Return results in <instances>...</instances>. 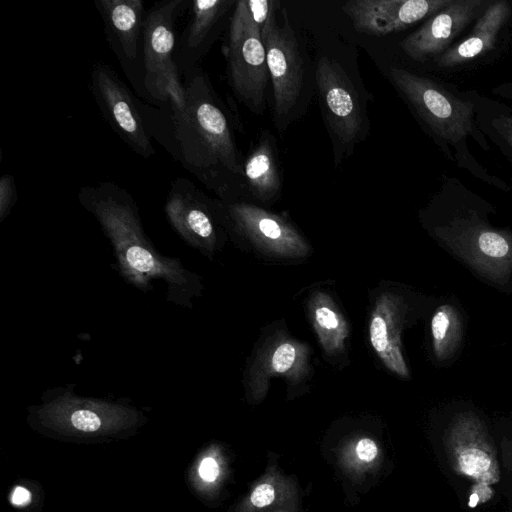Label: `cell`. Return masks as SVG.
Listing matches in <instances>:
<instances>
[{
    "label": "cell",
    "mask_w": 512,
    "mask_h": 512,
    "mask_svg": "<svg viewBox=\"0 0 512 512\" xmlns=\"http://www.w3.org/2000/svg\"><path fill=\"white\" fill-rule=\"evenodd\" d=\"M180 105L143 102L153 139L220 200L231 201L243 183L244 159L237 148L225 107L208 75L198 67L183 80Z\"/></svg>",
    "instance_id": "cell-1"
},
{
    "label": "cell",
    "mask_w": 512,
    "mask_h": 512,
    "mask_svg": "<svg viewBox=\"0 0 512 512\" xmlns=\"http://www.w3.org/2000/svg\"><path fill=\"white\" fill-rule=\"evenodd\" d=\"M77 198L99 223L110 242L118 272L126 283L141 292L153 289V281L166 286V300L192 308L203 291L201 277L178 258L163 255L146 235L139 208L132 195L110 181L85 185Z\"/></svg>",
    "instance_id": "cell-2"
},
{
    "label": "cell",
    "mask_w": 512,
    "mask_h": 512,
    "mask_svg": "<svg viewBox=\"0 0 512 512\" xmlns=\"http://www.w3.org/2000/svg\"><path fill=\"white\" fill-rule=\"evenodd\" d=\"M68 384L45 390L42 404L30 409L44 426L84 434H96L135 426L141 413L134 407L106 399L84 397Z\"/></svg>",
    "instance_id": "cell-3"
},
{
    "label": "cell",
    "mask_w": 512,
    "mask_h": 512,
    "mask_svg": "<svg viewBox=\"0 0 512 512\" xmlns=\"http://www.w3.org/2000/svg\"><path fill=\"white\" fill-rule=\"evenodd\" d=\"M230 87L250 111L261 114L268 82L266 51L247 0L236 2L223 46Z\"/></svg>",
    "instance_id": "cell-4"
},
{
    "label": "cell",
    "mask_w": 512,
    "mask_h": 512,
    "mask_svg": "<svg viewBox=\"0 0 512 512\" xmlns=\"http://www.w3.org/2000/svg\"><path fill=\"white\" fill-rule=\"evenodd\" d=\"M89 89L101 115L113 132L136 154L148 159L155 155L142 104L107 63L96 61L91 69Z\"/></svg>",
    "instance_id": "cell-5"
},
{
    "label": "cell",
    "mask_w": 512,
    "mask_h": 512,
    "mask_svg": "<svg viewBox=\"0 0 512 512\" xmlns=\"http://www.w3.org/2000/svg\"><path fill=\"white\" fill-rule=\"evenodd\" d=\"M390 78L439 137L457 143L472 131V102L462 100L431 79L403 68L392 67Z\"/></svg>",
    "instance_id": "cell-6"
},
{
    "label": "cell",
    "mask_w": 512,
    "mask_h": 512,
    "mask_svg": "<svg viewBox=\"0 0 512 512\" xmlns=\"http://www.w3.org/2000/svg\"><path fill=\"white\" fill-rule=\"evenodd\" d=\"M283 15L280 24L275 10L260 28L273 87L274 117L279 129L285 127L296 106L304 80L303 58L284 9Z\"/></svg>",
    "instance_id": "cell-7"
},
{
    "label": "cell",
    "mask_w": 512,
    "mask_h": 512,
    "mask_svg": "<svg viewBox=\"0 0 512 512\" xmlns=\"http://www.w3.org/2000/svg\"><path fill=\"white\" fill-rule=\"evenodd\" d=\"M189 4L190 0H165L146 10L143 23L144 86L149 104L162 105L167 81L179 75L174 59L177 46L175 23Z\"/></svg>",
    "instance_id": "cell-8"
},
{
    "label": "cell",
    "mask_w": 512,
    "mask_h": 512,
    "mask_svg": "<svg viewBox=\"0 0 512 512\" xmlns=\"http://www.w3.org/2000/svg\"><path fill=\"white\" fill-rule=\"evenodd\" d=\"M164 213L172 229L190 247L212 257L221 246V223L216 199L199 190L189 179L177 177L167 193Z\"/></svg>",
    "instance_id": "cell-9"
},
{
    "label": "cell",
    "mask_w": 512,
    "mask_h": 512,
    "mask_svg": "<svg viewBox=\"0 0 512 512\" xmlns=\"http://www.w3.org/2000/svg\"><path fill=\"white\" fill-rule=\"evenodd\" d=\"M107 43L125 76L140 98L145 91L143 23L146 14L142 0H95Z\"/></svg>",
    "instance_id": "cell-10"
},
{
    "label": "cell",
    "mask_w": 512,
    "mask_h": 512,
    "mask_svg": "<svg viewBox=\"0 0 512 512\" xmlns=\"http://www.w3.org/2000/svg\"><path fill=\"white\" fill-rule=\"evenodd\" d=\"M221 223L231 225L262 251L285 258L308 255L310 247L284 217L247 202L216 200Z\"/></svg>",
    "instance_id": "cell-11"
},
{
    "label": "cell",
    "mask_w": 512,
    "mask_h": 512,
    "mask_svg": "<svg viewBox=\"0 0 512 512\" xmlns=\"http://www.w3.org/2000/svg\"><path fill=\"white\" fill-rule=\"evenodd\" d=\"M316 81L331 134L343 146L353 145L361 136L366 119L347 75L339 64L321 57Z\"/></svg>",
    "instance_id": "cell-12"
},
{
    "label": "cell",
    "mask_w": 512,
    "mask_h": 512,
    "mask_svg": "<svg viewBox=\"0 0 512 512\" xmlns=\"http://www.w3.org/2000/svg\"><path fill=\"white\" fill-rule=\"evenodd\" d=\"M453 0H353L343 12L360 33L384 36L401 31L449 6Z\"/></svg>",
    "instance_id": "cell-13"
},
{
    "label": "cell",
    "mask_w": 512,
    "mask_h": 512,
    "mask_svg": "<svg viewBox=\"0 0 512 512\" xmlns=\"http://www.w3.org/2000/svg\"><path fill=\"white\" fill-rule=\"evenodd\" d=\"M233 0H190L189 18L177 39L175 63L180 77H187L198 68L220 34Z\"/></svg>",
    "instance_id": "cell-14"
},
{
    "label": "cell",
    "mask_w": 512,
    "mask_h": 512,
    "mask_svg": "<svg viewBox=\"0 0 512 512\" xmlns=\"http://www.w3.org/2000/svg\"><path fill=\"white\" fill-rule=\"evenodd\" d=\"M483 0H453L432 15L418 30L401 43L413 60L424 62L443 51L484 8Z\"/></svg>",
    "instance_id": "cell-15"
},
{
    "label": "cell",
    "mask_w": 512,
    "mask_h": 512,
    "mask_svg": "<svg viewBox=\"0 0 512 512\" xmlns=\"http://www.w3.org/2000/svg\"><path fill=\"white\" fill-rule=\"evenodd\" d=\"M310 348L285 335H277L264 343L251 365L247 384L261 393L273 376H284L292 383L300 382L309 372Z\"/></svg>",
    "instance_id": "cell-16"
},
{
    "label": "cell",
    "mask_w": 512,
    "mask_h": 512,
    "mask_svg": "<svg viewBox=\"0 0 512 512\" xmlns=\"http://www.w3.org/2000/svg\"><path fill=\"white\" fill-rule=\"evenodd\" d=\"M401 316L402 302L399 297L391 293L381 294L371 312L369 339L386 368L400 377L408 378L409 371L400 341Z\"/></svg>",
    "instance_id": "cell-17"
},
{
    "label": "cell",
    "mask_w": 512,
    "mask_h": 512,
    "mask_svg": "<svg viewBox=\"0 0 512 512\" xmlns=\"http://www.w3.org/2000/svg\"><path fill=\"white\" fill-rule=\"evenodd\" d=\"M507 1L490 4L478 18L471 33L460 43L448 49L438 59L440 67H454L482 56L494 48L501 28L510 16Z\"/></svg>",
    "instance_id": "cell-18"
},
{
    "label": "cell",
    "mask_w": 512,
    "mask_h": 512,
    "mask_svg": "<svg viewBox=\"0 0 512 512\" xmlns=\"http://www.w3.org/2000/svg\"><path fill=\"white\" fill-rule=\"evenodd\" d=\"M244 187L261 202H269L278 197L282 188V178L275 138L264 132L253 146L243 163Z\"/></svg>",
    "instance_id": "cell-19"
},
{
    "label": "cell",
    "mask_w": 512,
    "mask_h": 512,
    "mask_svg": "<svg viewBox=\"0 0 512 512\" xmlns=\"http://www.w3.org/2000/svg\"><path fill=\"white\" fill-rule=\"evenodd\" d=\"M308 308L324 353L331 357L342 353L349 328L333 298L327 292L317 290L309 298Z\"/></svg>",
    "instance_id": "cell-20"
},
{
    "label": "cell",
    "mask_w": 512,
    "mask_h": 512,
    "mask_svg": "<svg viewBox=\"0 0 512 512\" xmlns=\"http://www.w3.org/2000/svg\"><path fill=\"white\" fill-rule=\"evenodd\" d=\"M456 468L462 474L479 483L492 484L498 481L499 471L489 445L474 436L460 437L454 443Z\"/></svg>",
    "instance_id": "cell-21"
},
{
    "label": "cell",
    "mask_w": 512,
    "mask_h": 512,
    "mask_svg": "<svg viewBox=\"0 0 512 512\" xmlns=\"http://www.w3.org/2000/svg\"><path fill=\"white\" fill-rule=\"evenodd\" d=\"M433 345L438 358L447 357L455 348L459 336V321L452 306L437 309L431 320Z\"/></svg>",
    "instance_id": "cell-22"
},
{
    "label": "cell",
    "mask_w": 512,
    "mask_h": 512,
    "mask_svg": "<svg viewBox=\"0 0 512 512\" xmlns=\"http://www.w3.org/2000/svg\"><path fill=\"white\" fill-rule=\"evenodd\" d=\"M480 250L487 256L500 258L508 253L507 240L500 234L492 231H484L478 237Z\"/></svg>",
    "instance_id": "cell-23"
},
{
    "label": "cell",
    "mask_w": 512,
    "mask_h": 512,
    "mask_svg": "<svg viewBox=\"0 0 512 512\" xmlns=\"http://www.w3.org/2000/svg\"><path fill=\"white\" fill-rule=\"evenodd\" d=\"M16 202L15 179L11 174H4L0 178V222H3L9 216Z\"/></svg>",
    "instance_id": "cell-24"
},
{
    "label": "cell",
    "mask_w": 512,
    "mask_h": 512,
    "mask_svg": "<svg viewBox=\"0 0 512 512\" xmlns=\"http://www.w3.org/2000/svg\"><path fill=\"white\" fill-rule=\"evenodd\" d=\"M277 5H279V2L273 0H247L250 14L259 29L277 9Z\"/></svg>",
    "instance_id": "cell-25"
},
{
    "label": "cell",
    "mask_w": 512,
    "mask_h": 512,
    "mask_svg": "<svg viewBox=\"0 0 512 512\" xmlns=\"http://www.w3.org/2000/svg\"><path fill=\"white\" fill-rule=\"evenodd\" d=\"M274 488L269 484H261L251 494V502L256 507H264L274 500Z\"/></svg>",
    "instance_id": "cell-26"
},
{
    "label": "cell",
    "mask_w": 512,
    "mask_h": 512,
    "mask_svg": "<svg viewBox=\"0 0 512 512\" xmlns=\"http://www.w3.org/2000/svg\"><path fill=\"white\" fill-rule=\"evenodd\" d=\"M219 474L217 462L212 457H206L199 466L200 477L208 482L214 481Z\"/></svg>",
    "instance_id": "cell-27"
},
{
    "label": "cell",
    "mask_w": 512,
    "mask_h": 512,
    "mask_svg": "<svg viewBox=\"0 0 512 512\" xmlns=\"http://www.w3.org/2000/svg\"><path fill=\"white\" fill-rule=\"evenodd\" d=\"M357 455L366 462L372 461L377 455V447L371 439H361L356 447Z\"/></svg>",
    "instance_id": "cell-28"
},
{
    "label": "cell",
    "mask_w": 512,
    "mask_h": 512,
    "mask_svg": "<svg viewBox=\"0 0 512 512\" xmlns=\"http://www.w3.org/2000/svg\"><path fill=\"white\" fill-rule=\"evenodd\" d=\"M31 500L30 492L23 487H16L11 495V502L13 505L22 506L29 503Z\"/></svg>",
    "instance_id": "cell-29"
},
{
    "label": "cell",
    "mask_w": 512,
    "mask_h": 512,
    "mask_svg": "<svg viewBox=\"0 0 512 512\" xmlns=\"http://www.w3.org/2000/svg\"><path fill=\"white\" fill-rule=\"evenodd\" d=\"M498 129L512 145V118L497 119Z\"/></svg>",
    "instance_id": "cell-30"
},
{
    "label": "cell",
    "mask_w": 512,
    "mask_h": 512,
    "mask_svg": "<svg viewBox=\"0 0 512 512\" xmlns=\"http://www.w3.org/2000/svg\"><path fill=\"white\" fill-rule=\"evenodd\" d=\"M482 495L489 499L491 495L490 488L486 489L483 493L474 492L473 494H471L469 497L468 506L470 508H474L478 505L479 502H483L481 499Z\"/></svg>",
    "instance_id": "cell-31"
},
{
    "label": "cell",
    "mask_w": 512,
    "mask_h": 512,
    "mask_svg": "<svg viewBox=\"0 0 512 512\" xmlns=\"http://www.w3.org/2000/svg\"><path fill=\"white\" fill-rule=\"evenodd\" d=\"M495 91L502 95V97H507L512 99V84L505 85L504 87H498Z\"/></svg>",
    "instance_id": "cell-32"
}]
</instances>
